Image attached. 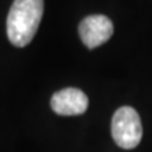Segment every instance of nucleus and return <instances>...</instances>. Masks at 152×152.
Instances as JSON below:
<instances>
[{"instance_id":"4","label":"nucleus","mask_w":152,"mask_h":152,"mask_svg":"<svg viewBox=\"0 0 152 152\" xmlns=\"http://www.w3.org/2000/svg\"><path fill=\"white\" fill-rule=\"evenodd\" d=\"M89 107V99L80 89L66 87L52 94L51 109L59 115H79Z\"/></svg>"},{"instance_id":"2","label":"nucleus","mask_w":152,"mask_h":152,"mask_svg":"<svg viewBox=\"0 0 152 152\" xmlns=\"http://www.w3.org/2000/svg\"><path fill=\"white\" fill-rule=\"evenodd\" d=\"M111 135L120 148L132 149L138 147L142 138V124L135 109L124 106L114 113L111 120Z\"/></svg>"},{"instance_id":"1","label":"nucleus","mask_w":152,"mask_h":152,"mask_svg":"<svg viewBox=\"0 0 152 152\" xmlns=\"http://www.w3.org/2000/svg\"><path fill=\"white\" fill-rule=\"evenodd\" d=\"M44 16V0H14L7 14V38L14 47L33 41Z\"/></svg>"},{"instance_id":"3","label":"nucleus","mask_w":152,"mask_h":152,"mask_svg":"<svg viewBox=\"0 0 152 152\" xmlns=\"http://www.w3.org/2000/svg\"><path fill=\"white\" fill-rule=\"evenodd\" d=\"M114 33L111 20L103 14H92L85 17L79 24V35L82 42L89 49L97 48L107 42Z\"/></svg>"}]
</instances>
